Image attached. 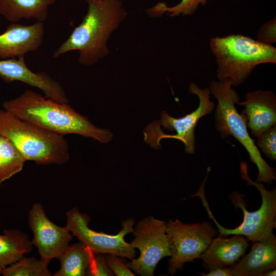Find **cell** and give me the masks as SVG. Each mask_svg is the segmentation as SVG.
<instances>
[{
    "label": "cell",
    "instance_id": "cell-1",
    "mask_svg": "<svg viewBox=\"0 0 276 276\" xmlns=\"http://www.w3.org/2000/svg\"><path fill=\"white\" fill-rule=\"evenodd\" d=\"M3 107L19 119L55 133L79 134L104 144L113 137L109 130L97 127L67 103L55 101L31 90L5 101Z\"/></svg>",
    "mask_w": 276,
    "mask_h": 276
},
{
    "label": "cell",
    "instance_id": "cell-2",
    "mask_svg": "<svg viewBox=\"0 0 276 276\" xmlns=\"http://www.w3.org/2000/svg\"><path fill=\"white\" fill-rule=\"evenodd\" d=\"M127 13L121 0H100L88 3L87 11L80 24L53 53L57 58L78 51L79 62L91 65L109 53L107 41L125 19Z\"/></svg>",
    "mask_w": 276,
    "mask_h": 276
},
{
    "label": "cell",
    "instance_id": "cell-3",
    "mask_svg": "<svg viewBox=\"0 0 276 276\" xmlns=\"http://www.w3.org/2000/svg\"><path fill=\"white\" fill-rule=\"evenodd\" d=\"M209 44L218 80L232 86L242 84L258 65L276 63V48L272 45L241 34L212 37Z\"/></svg>",
    "mask_w": 276,
    "mask_h": 276
},
{
    "label": "cell",
    "instance_id": "cell-4",
    "mask_svg": "<svg viewBox=\"0 0 276 276\" xmlns=\"http://www.w3.org/2000/svg\"><path fill=\"white\" fill-rule=\"evenodd\" d=\"M0 135L11 142L27 160L61 165L70 158L64 135L47 131L5 109H0Z\"/></svg>",
    "mask_w": 276,
    "mask_h": 276
},
{
    "label": "cell",
    "instance_id": "cell-5",
    "mask_svg": "<svg viewBox=\"0 0 276 276\" xmlns=\"http://www.w3.org/2000/svg\"><path fill=\"white\" fill-rule=\"evenodd\" d=\"M209 88L218 102L215 112L217 130L223 138L233 136L247 150L250 161L258 168L255 182L271 184L276 179L275 169L262 157L254 140L248 134L245 118L236 109L235 104L240 101L239 95L230 84L219 80L211 81Z\"/></svg>",
    "mask_w": 276,
    "mask_h": 276
},
{
    "label": "cell",
    "instance_id": "cell-6",
    "mask_svg": "<svg viewBox=\"0 0 276 276\" xmlns=\"http://www.w3.org/2000/svg\"><path fill=\"white\" fill-rule=\"evenodd\" d=\"M241 177L249 186H254L259 191L262 203L260 208L254 212H248L241 201V195L233 193L230 196L236 208L243 211L244 215L242 223L234 229H227L221 226L213 216L206 199L203 200V206L206 208L210 217L213 219L218 227L219 234L227 236L231 235H241L252 243L264 241L268 239L273 233L276 225V189L269 191L266 189L261 182L253 181L249 177L246 162H242L240 166Z\"/></svg>",
    "mask_w": 276,
    "mask_h": 276
},
{
    "label": "cell",
    "instance_id": "cell-7",
    "mask_svg": "<svg viewBox=\"0 0 276 276\" xmlns=\"http://www.w3.org/2000/svg\"><path fill=\"white\" fill-rule=\"evenodd\" d=\"M189 92L199 99L198 107L191 113L178 119L170 116L166 111L160 113L157 123L153 122L144 129V140L151 147L161 148L160 141L171 138L181 141L184 144L185 151L193 154L195 150L194 131L198 120L210 113L214 109L215 103L210 100L211 92L209 87L200 88L194 83L189 86Z\"/></svg>",
    "mask_w": 276,
    "mask_h": 276
},
{
    "label": "cell",
    "instance_id": "cell-8",
    "mask_svg": "<svg viewBox=\"0 0 276 276\" xmlns=\"http://www.w3.org/2000/svg\"><path fill=\"white\" fill-rule=\"evenodd\" d=\"M166 233L170 252L168 271L171 275L181 270L185 263L200 259L218 234L210 222L187 224L177 219L166 223Z\"/></svg>",
    "mask_w": 276,
    "mask_h": 276
},
{
    "label": "cell",
    "instance_id": "cell-9",
    "mask_svg": "<svg viewBox=\"0 0 276 276\" xmlns=\"http://www.w3.org/2000/svg\"><path fill=\"white\" fill-rule=\"evenodd\" d=\"M66 217V227L94 254L115 255L131 260L134 258V248L124 239L127 234L133 232V219L123 221L121 231L115 235H111L90 228L89 217L80 212L77 208L68 211Z\"/></svg>",
    "mask_w": 276,
    "mask_h": 276
},
{
    "label": "cell",
    "instance_id": "cell-10",
    "mask_svg": "<svg viewBox=\"0 0 276 276\" xmlns=\"http://www.w3.org/2000/svg\"><path fill=\"white\" fill-rule=\"evenodd\" d=\"M133 229L134 238L130 243L140 250V255L126 264L136 274L153 276L159 261L170 256L166 222L148 216L139 221Z\"/></svg>",
    "mask_w": 276,
    "mask_h": 276
},
{
    "label": "cell",
    "instance_id": "cell-11",
    "mask_svg": "<svg viewBox=\"0 0 276 276\" xmlns=\"http://www.w3.org/2000/svg\"><path fill=\"white\" fill-rule=\"evenodd\" d=\"M29 225L33 233V245L37 247L40 259L48 264L58 258L73 239L66 226H60L48 218L40 203L32 206Z\"/></svg>",
    "mask_w": 276,
    "mask_h": 276
},
{
    "label": "cell",
    "instance_id": "cell-12",
    "mask_svg": "<svg viewBox=\"0 0 276 276\" xmlns=\"http://www.w3.org/2000/svg\"><path fill=\"white\" fill-rule=\"evenodd\" d=\"M0 77L7 82L18 81L40 89L45 97L55 101L68 102L61 85L45 72L31 71L26 65L24 57L0 59Z\"/></svg>",
    "mask_w": 276,
    "mask_h": 276
},
{
    "label": "cell",
    "instance_id": "cell-13",
    "mask_svg": "<svg viewBox=\"0 0 276 276\" xmlns=\"http://www.w3.org/2000/svg\"><path fill=\"white\" fill-rule=\"evenodd\" d=\"M44 34L42 22L31 25L12 22L0 34V59L22 57L36 51L42 43Z\"/></svg>",
    "mask_w": 276,
    "mask_h": 276
},
{
    "label": "cell",
    "instance_id": "cell-14",
    "mask_svg": "<svg viewBox=\"0 0 276 276\" xmlns=\"http://www.w3.org/2000/svg\"><path fill=\"white\" fill-rule=\"evenodd\" d=\"M238 105L244 107L241 114L251 133L258 137L276 125V96L270 90H258L247 93L245 100Z\"/></svg>",
    "mask_w": 276,
    "mask_h": 276
},
{
    "label": "cell",
    "instance_id": "cell-15",
    "mask_svg": "<svg viewBox=\"0 0 276 276\" xmlns=\"http://www.w3.org/2000/svg\"><path fill=\"white\" fill-rule=\"evenodd\" d=\"M220 234L213 238L201 255L202 265L209 271L232 266L242 257L249 246L248 239L241 235L226 238Z\"/></svg>",
    "mask_w": 276,
    "mask_h": 276
},
{
    "label": "cell",
    "instance_id": "cell-16",
    "mask_svg": "<svg viewBox=\"0 0 276 276\" xmlns=\"http://www.w3.org/2000/svg\"><path fill=\"white\" fill-rule=\"evenodd\" d=\"M234 276H261L276 268V237L252 243L250 252L231 266Z\"/></svg>",
    "mask_w": 276,
    "mask_h": 276
},
{
    "label": "cell",
    "instance_id": "cell-17",
    "mask_svg": "<svg viewBox=\"0 0 276 276\" xmlns=\"http://www.w3.org/2000/svg\"><path fill=\"white\" fill-rule=\"evenodd\" d=\"M56 0H0V14L7 20L17 22L22 19L45 21L49 8Z\"/></svg>",
    "mask_w": 276,
    "mask_h": 276
},
{
    "label": "cell",
    "instance_id": "cell-18",
    "mask_svg": "<svg viewBox=\"0 0 276 276\" xmlns=\"http://www.w3.org/2000/svg\"><path fill=\"white\" fill-rule=\"evenodd\" d=\"M33 246L24 233L16 229H5L0 235V272L30 253Z\"/></svg>",
    "mask_w": 276,
    "mask_h": 276
},
{
    "label": "cell",
    "instance_id": "cell-19",
    "mask_svg": "<svg viewBox=\"0 0 276 276\" xmlns=\"http://www.w3.org/2000/svg\"><path fill=\"white\" fill-rule=\"evenodd\" d=\"M93 252L82 242L68 245L58 259L61 266L54 276H84Z\"/></svg>",
    "mask_w": 276,
    "mask_h": 276
},
{
    "label": "cell",
    "instance_id": "cell-20",
    "mask_svg": "<svg viewBox=\"0 0 276 276\" xmlns=\"http://www.w3.org/2000/svg\"><path fill=\"white\" fill-rule=\"evenodd\" d=\"M26 160L11 142L0 135V185L20 172Z\"/></svg>",
    "mask_w": 276,
    "mask_h": 276
},
{
    "label": "cell",
    "instance_id": "cell-21",
    "mask_svg": "<svg viewBox=\"0 0 276 276\" xmlns=\"http://www.w3.org/2000/svg\"><path fill=\"white\" fill-rule=\"evenodd\" d=\"M4 276H50L48 264L34 257H23L0 272Z\"/></svg>",
    "mask_w": 276,
    "mask_h": 276
},
{
    "label": "cell",
    "instance_id": "cell-22",
    "mask_svg": "<svg viewBox=\"0 0 276 276\" xmlns=\"http://www.w3.org/2000/svg\"><path fill=\"white\" fill-rule=\"evenodd\" d=\"M208 1L211 0H181L177 5L168 7L163 3H159L149 11L154 16L166 14L170 17H175L180 15H191L193 14L200 5H205Z\"/></svg>",
    "mask_w": 276,
    "mask_h": 276
},
{
    "label": "cell",
    "instance_id": "cell-23",
    "mask_svg": "<svg viewBox=\"0 0 276 276\" xmlns=\"http://www.w3.org/2000/svg\"><path fill=\"white\" fill-rule=\"evenodd\" d=\"M257 137L256 145L271 160L276 159V125H274Z\"/></svg>",
    "mask_w": 276,
    "mask_h": 276
},
{
    "label": "cell",
    "instance_id": "cell-24",
    "mask_svg": "<svg viewBox=\"0 0 276 276\" xmlns=\"http://www.w3.org/2000/svg\"><path fill=\"white\" fill-rule=\"evenodd\" d=\"M114 273L108 266L105 255L93 252L87 270L86 275L112 276Z\"/></svg>",
    "mask_w": 276,
    "mask_h": 276
},
{
    "label": "cell",
    "instance_id": "cell-25",
    "mask_svg": "<svg viewBox=\"0 0 276 276\" xmlns=\"http://www.w3.org/2000/svg\"><path fill=\"white\" fill-rule=\"evenodd\" d=\"M107 264L114 275L117 276H133L134 274L128 267L124 258L111 254H105Z\"/></svg>",
    "mask_w": 276,
    "mask_h": 276
},
{
    "label": "cell",
    "instance_id": "cell-26",
    "mask_svg": "<svg viewBox=\"0 0 276 276\" xmlns=\"http://www.w3.org/2000/svg\"><path fill=\"white\" fill-rule=\"evenodd\" d=\"M257 40L268 45L276 42V19L273 18L265 22L258 29Z\"/></svg>",
    "mask_w": 276,
    "mask_h": 276
},
{
    "label": "cell",
    "instance_id": "cell-27",
    "mask_svg": "<svg viewBox=\"0 0 276 276\" xmlns=\"http://www.w3.org/2000/svg\"><path fill=\"white\" fill-rule=\"evenodd\" d=\"M203 276H234L231 267L217 268L209 271L208 273H198Z\"/></svg>",
    "mask_w": 276,
    "mask_h": 276
},
{
    "label": "cell",
    "instance_id": "cell-28",
    "mask_svg": "<svg viewBox=\"0 0 276 276\" xmlns=\"http://www.w3.org/2000/svg\"><path fill=\"white\" fill-rule=\"evenodd\" d=\"M276 275V268L267 270L263 273L261 276H272Z\"/></svg>",
    "mask_w": 276,
    "mask_h": 276
},
{
    "label": "cell",
    "instance_id": "cell-29",
    "mask_svg": "<svg viewBox=\"0 0 276 276\" xmlns=\"http://www.w3.org/2000/svg\"><path fill=\"white\" fill-rule=\"evenodd\" d=\"M87 3H89V2H96V1H100V0H85Z\"/></svg>",
    "mask_w": 276,
    "mask_h": 276
}]
</instances>
